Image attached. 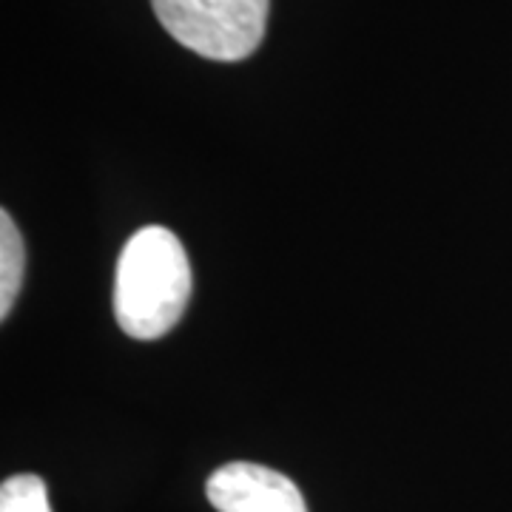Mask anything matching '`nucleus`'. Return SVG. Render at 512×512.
Wrapping results in <instances>:
<instances>
[{
	"instance_id": "4",
	"label": "nucleus",
	"mask_w": 512,
	"mask_h": 512,
	"mask_svg": "<svg viewBox=\"0 0 512 512\" xmlns=\"http://www.w3.org/2000/svg\"><path fill=\"white\" fill-rule=\"evenodd\" d=\"M23 268H26V251H23V237L18 225L12 222L9 211L0 214V316L6 319L23 282Z\"/></svg>"
},
{
	"instance_id": "3",
	"label": "nucleus",
	"mask_w": 512,
	"mask_h": 512,
	"mask_svg": "<svg viewBox=\"0 0 512 512\" xmlns=\"http://www.w3.org/2000/svg\"><path fill=\"white\" fill-rule=\"evenodd\" d=\"M205 493L217 512H308L291 478L251 461L220 467L208 478Z\"/></svg>"
},
{
	"instance_id": "5",
	"label": "nucleus",
	"mask_w": 512,
	"mask_h": 512,
	"mask_svg": "<svg viewBox=\"0 0 512 512\" xmlns=\"http://www.w3.org/2000/svg\"><path fill=\"white\" fill-rule=\"evenodd\" d=\"M0 512H52L46 481L35 473H23L3 481Z\"/></svg>"
},
{
	"instance_id": "1",
	"label": "nucleus",
	"mask_w": 512,
	"mask_h": 512,
	"mask_svg": "<svg viewBox=\"0 0 512 512\" xmlns=\"http://www.w3.org/2000/svg\"><path fill=\"white\" fill-rule=\"evenodd\" d=\"M191 285V262L177 234L163 225L140 228L117 262V325L131 339H160L183 319Z\"/></svg>"
},
{
	"instance_id": "2",
	"label": "nucleus",
	"mask_w": 512,
	"mask_h": 512,
	"mask_svg": "<svg viewBox=\"0 0 512 512\" xmlns=\"http://www.w3.org/2000/svg\"><path fill=\"white\" fill-rule=\"evenodd\" d=\"M163 29L185 49L234 63L254 55L268 26V0H151Z\"/></svg>"
}]
</instances>
